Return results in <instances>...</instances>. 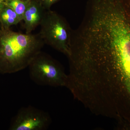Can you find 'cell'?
Returning a JSON list of instances; mask_svg holds the SVG:
<instances>
[{"mask_svg": "<svg viewBox=\"0 0 130 130\" xmlns=\"http://www.w3.org/2000/svg\"><path fill=\"white\" fill-rule=\"evenodd\" d=\"M67 57L69 69L81 77L116 84L130 70V0H88Z\"/></svg>", "mask_w": 130, "mask_h": 130, "instance_id": "cell-1", "label": "cell"}, {"mask_svg": "<svg viewBox=\"0 0 130 130\" xmlns=\"http://www.w3.org/2000/svg\"><path fill=\"white\" fill-rule=\"evenodd\" d=\"M44 44L39 33L23 34L1 28L0 70L11 73L28 67Z\"/></svg>", "mask_w": 130, "mask_h": 130, "instance_id": "cell-2", "label": "cell"}, {"mask_svg": "<svg viewBox=\"0 0 130 130\" xmlns=\"http://www.w3.org/2000/svg\"><path fill=\"white\" fill-rule=\"evenodd\" d=\"M40 25L39 33L45 44L68 56L72 30L66 20L49 9L45 12Z\"/></svg>", "mask_w": 130, "mask_h": 130, "instance_id": "cell-3", "label": "cell"}, {"mask_svg": "<svg viewBox=\"0 0 130 130\" xmlns=\"http://www.w3.org/2000/svg\"><path fill=\"white\" fill-rule=\"evenodd\" d=\"M28 67L31 80L37 84L66 86L67 74L60 63L47 54L41 51L33 58Z\"/></svg>", "mask_w": 130, "mask_h": 130, "instance_id": "cell-4", "label": "cell"}, {"mask_svg": "<svg viewBox=\"0 0 130 130\" xmlns=\"http://www.w3.org/2000/svg\"><path fill=\"white\" fill-rule=\"evenodd\" d=\"M51 119L46 112L34 107H23L18 112L10 129L45 130L48 128Z\"/></svg>", "mask_w": 130, "mask_h": 130, "instance_id": "cell-5", "label": "cell"}, {"mask_svg": "<svg viewBox=\"0 0 130 130\" xmlns=\"http://www.w3.org/2000/svg\"><path fill=\"white\" fill-rule=\"evenodd\" d=\"M46 10L38 0H30L23 20L26 33H31L40 25Z\"/></svg>", "mask_w": 130, "mask_h": 130, "instance_id": "cell-6", "label": "cell"}, {"mask_svg": "<svg viewBox=\"0 0 130 130\" xmlns=\"http://www.w3.org/2000/svg\"><path fill=\"white\" fill-rule=\"evenodd\" d=\"M22 21L11 8L6 6L0 12V23L2 28L9 29L12 25H16Z\"/></svg>", "mask_w": 130, "mask_h": 130, "instance_id": "cell-7", "label": "cell"}, {"mask_svg": "<svg viewBox=\"0 0 130 130\" xmlns=\"http://www.w3.org/2000/svg\"><path fill=\"white\" fill-rule=\"evenodd\" d=\"M29 1H24L22 0H9L7 3L6 6L13 9L23 20L24 14Z\"/></svg>", "mask_w": 130, "mask_h": 130, "instance_id": "cell-8", "label": "cell"}, {"mask_svg": "<svg viewBox=\"0 0 130 130\" xmlns=\"http://www.w3.org/2000/svg\"><path fill=\"white\" fill-rule=\"evenodd\" d=\"M46 9L49 10L51 6L59 0H38Z\"/></svg>", "mask_w": 130, "mask_h": 130, "instance_id": "cell-9", "label": "cell"}, {"mask_svg": "<svg viewBox=\"0 0 130 130\" xmlns=\"http://www.w3.org/2000/svg\"><path fill=\"white\" fill-rule=\"evenodd\" d=\"M9 0H0V12L6 5L7 3Z\"/></svg>", "mask_w": 130, "mask_h": 130, "instance_id": "cell-10", "label": "cell"}, {"mask_svg": "<svg viewBox=\"0 0 130 130\" xmlns=\"http://www.w3.org/2000/svg\"><path fill=\"white\" fill-rule=\"evenodd\" d=\"M22 1H29L30 0H22Z\"/></svg>", "mask_w": 130, "mask_h": 130, "instance_id": "cell-11", "label": "cell"}]
</instances>
